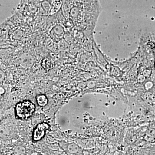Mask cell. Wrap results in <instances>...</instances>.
I'll list each match as a JSON object with an SVG mask.
<instances>
[{
  "mask_svg": "<svg viewBox=\"0 0 155 155\" xmlns=\"http://www.w3.org/2000/svg\"><path fill=\"white\" fill-rule=\"evenodd\" d=\"M49 128L47 123H42L39 124L34 131L33 139L35 141H38L41 139L45 135L46 130Z\"/></svg>",
  "mask_w": 155,
  "mask_h": 155,
  "instance_id": "2",
  "label": "cell"
},
{
  "mask_svg": "<svg viewBox=\"0 0 155 155\" xmlns=\"http://www.w3.org/2000/svg\"><path fill=\"white\" fill-rule=\"evenodd\" d=\"M35 106L33 103L25 101L17 104L16 106V114L18 117L22 119L28 118L35 110Z\"/></svg>",
  "mask_w": 155,
  "mask_h": 155,
  "instance_id": "1",
  "label": "cell"
},
{
  "mask_svg": "<svg viewBox=\"0 0 155 155\" xmlns=\"http://www.w3.org/2000/svg\"><path fill=\"white\" fill-rule=\"evenodd\" d=\"M37 101L39 105L41 107L46 105L48 104V100L46 97L43 95L38 96L37 97Z\"/></svg>",
  "mask_w": 155,
  "mask_h": 155,
  "instance_id": "3",
  "label": "cell"
}]
</instances>
